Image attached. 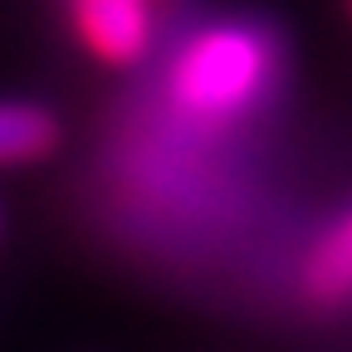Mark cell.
Returning a JSON list of instances; mask_svg holds the SVG:
<instances>
[{"label":"cell","mask_w":352,"mask_h":352,"mask_svg":"<svg viewBox=\"0 0 352 352\" xmlns=\"http://www.w3.org/2000/svg\"><path fill=\"white\" fill-rule=\"evenodd\" d=\"M279 39L254 20H210L171 50L162 74L166 108L191 127H230L270 103Z\"/></svg>","instance_id":"1"},{"label":"cell","mask_w":352,"mask_h":352,"mask_svg":"<svg viewBox=\"0 0 352 352\" xmlns=\"http://www.w3.org/2000/svg\"><path fill=\"white\" fill-rule=\"evenodd\" d=\"M74 39L103 69H138L162 39V0H64Z\"/></svg>","instance_id":"2"},{"label":"cell","mask_w":352,"mask_h":352,"mask_svg":"<svg viewBox=\"0 0 352 352\" xmlns=\"http://www.w3.org/2000/svg\"><path fill=\"white\" fill-rule=\"evenodd\" d=\"M64 142V122L50 103L0 98V166H34L54 157Z\"/></svg>","instance_id":"3"},{"label":"cell","mask_w":352,"mask_h":352,"mask_svg":"<svg viewBox=\"0 0 352 352\" xmlns=\"http://www.w3.org/2000/svg\"><path fill=\"white\" fill-rule=\"evenodd\" d=\"M303 289L318 303H347L352 298V206L314 240L303 259Z\"/></svg>","instance_id":"4"}]
</instances>
